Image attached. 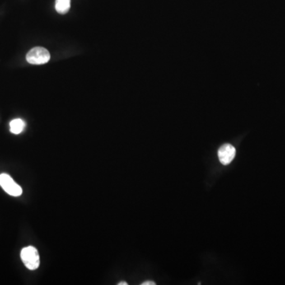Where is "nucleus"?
Listing matches in <instances>:
<instances>
[{
	"label": "nucleus",
	"mask_w": 285,
	"mask_h": 285,
	"mask_svg": "<svg viewBox=\"0 0 285 285\" xmlns=\"http://www.w3.org/2000/svg\"><path fill=\"white\" fill-rule=\"evenodd\" d=\"M21 258L26 268L30 270H35L39 267L40 257L38 249L34 246H28L21 249Z\"/></svg>",
	"instance_id": "f257e3e1"
},
{
	"label": "nucleus",
	"mask_w": 285,
	"mask_h": 285,
	"mask_svg": "<svg viewBox=\"0 0 285 285\" xmlns=\"http://www.w3.org/2000/svg\"><path fill=\"white\" fill-rule=\"evenodd\" d=\"M236 150L232 145L226 143L220 147L218 151V157L223 165H228L235 159Z\"/></svg>",
	"instance_id": "20e7f679"
},
{
	"label": "nucleus",
	"mask_w": 285,
	"mask_h": 285,
	"mask_svg": "<svg viewBox=\"0 0 285 285\" xmlns=\"http://www.w3.org/2000/svg\"><path fill=\"white\" fill-rule=\"evenodd\" d=\"M25 122L21 119H15L11 121L10 123V128H11V132L13 134L18 135L20 134L25 128Z\"/></svg>",
	"instance_id": "39448f33"
},
{
	"label": "nucleus",
	"mask_w": 285,
	"mask_h": 285,
	"mask_svg": "<svg viewBox=\"0 0 285 285\" xmlns=\"http://www.w3.org/2000/svg\"><path fill=\"white\" fill-rule=\"evenodd\" d=\"M50 53L43 47H35L26 55V61L30 64H44L50 60Z\"/></svg>",
	"instance_id": "f03ea898"
},
{
	"label": "nucleus",
	"mask_w": 285,
	"mask_h": 285,
	"mask_svg": "<svg viewBox=\"0 0 285 285\" xmlns=\"http://www.w3.org/2000/svg\"><path fill=\"white\" fill-rule=\"evenodd\" d=\"M0 185L6 193L13 197H19L22 193L21 187L8 174H0Z\"/></svg>",
	"instance_id": "7ed1b4c3"
},
{
	"label": "nucleus",
	"mask_w": 285,
	"mask_h": 285,
	"mask_svg": "<svg viewBox=\"0 0 285 285\" xmlns=\"http://www.w3.org/2000/svg\"><path fill=\"white\" fill-rule=\"evenodd\" d=\"M118 285H128V283L127 282H121V283L118 284Z\"/></svg>",
	"instance_id": "6e6552de"
},
{
	"label": "nucleus",
	"mask_w": 285,
	"mask_h": 285,
	"mask_svg": "<svg viewBox=\"0 0 285 285\" xmlns=\"http://www.w3.org/2000/svg\"><path fill=\"white\" fill-rule=\"evenodd\" d=\"M71 7V0H56V10L61 15L67 14Z\"/></svg>",
	"instance_id": "423d86ee"
},
{
	"label": "nucleus",
	"mask_w": 285,
	"mask_h": 285,
	"mask_svg": "<svg viewBox=\"0 0 285 285\" xmlns=\"http://www.w3.org/2000/svg\"><path fill=\"white\" fill-rule=\"evenodd\" d=\"M142 285H155V283L153 281H147V282L142 283Z\"/></svg>",
	"instance_id": "0eeeda50"
}]
</instances>
